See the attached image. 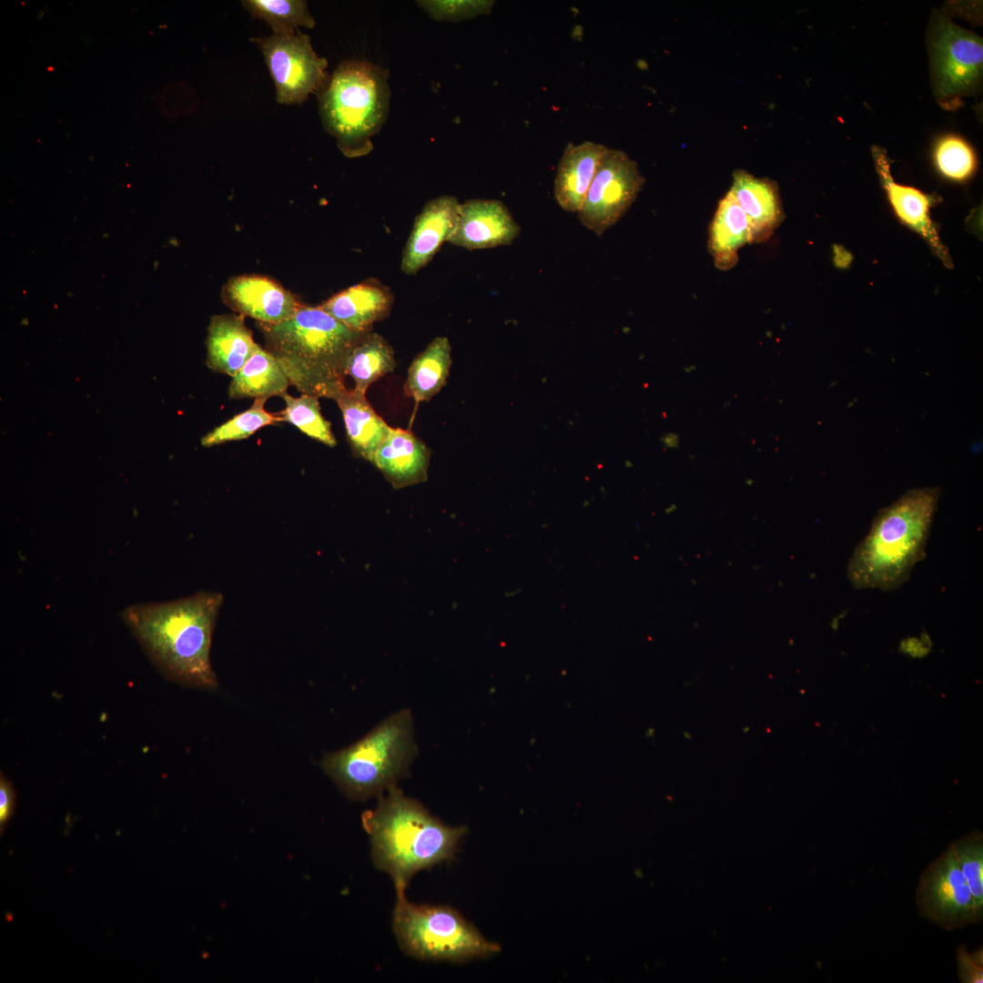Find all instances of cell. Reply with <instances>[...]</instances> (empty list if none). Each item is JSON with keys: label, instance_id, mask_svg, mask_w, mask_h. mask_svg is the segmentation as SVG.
<instances>
[{"label": "cell", "instance_id": "17", "mask_svg": "<svg viewBox=\"0 0 983 983\" xmlns=\"http://www.w3.org/2000/svg\"><path fill=\"white\" fill-rule=\"evenodd\" d=\"M371 463L394 489H401L427 480L430 451L410 431L390 427Z\"/></svg>", "mask_w": 983, "mask_h": 983}, {"label": "cell", "instance_id": "21", "mask_svg": "<svg viewBox=\"0 0 983 983\" xmlns=\"http://www.w3.org/2000/svg\"><path fill=\"white\" fill-rule=\"evenodd\" d=\"M334 400L344 420L349 442L354 452L372 462L375 451L390 427L374 411L365 393L345 388Z\"/></svg>", "mask_w": 983, "mask_h": 983}, {"label": "cell", "instance_id": "22", "mask_svg": "<svg viewBox=\"0 0 983 983\" xmlns=\"http://www.w3.org/2000/svg\"><path fill=\"white\" fill-rule=\"evenodd\" d=\"M752 243L749 221L729 191L719 202L709 228V251L715 267L727 270L735 266L738 250Z\"/></svg>", "mask_w": 983, "mask_h": 983}, {"label": "cell", "instance_id": "32", "mask_svg": "<svg viewBox=\"0 0 983 983\" xmlns=\"http://www.w3.org/2000/svg\"><path fill=\"white\" fill-rule=\"evenodd\" d=\"M958 975L964 983L983 982V950L982 947L969 953L966 945L957 949Z\"/></svg>", "mask_w": 983, "mask_h": 983}, {"label": "cell", "instance_id": "10", "mask_svg": "<svg viewBox=\"0 0 983 983\" xmlns=\"http://www.w3.org/2000/svg\"><path fill=\"white\" fill-rule=\"evenodd\" d=\"M644 184L637 163L624 151L608 147L578 212L580 221L602 236L626 213Z\"/></svg>", "mask_w": 983, "mask_h": 983}, {"label": "cell", "instance_id": "6", "mask_svg": "<svg viewBox=\"0 0 983 983\" xmlns=\"http://www.w3.org/2000/svg\"><path fill=\"white\" fill-rule=\"evenodd\" d=\"M388 71L371 63L344 61L318 94L325 130L347 157L373 149L372 137L386 121L390 91Z\"/></svg>", "mask_w": 983, "mask_h": 983}, {"label": "cell", "instance_id": "28", "mask_svg": "<svg viewBox=\"0 0 983 983\" xmlns=\"http://www.w3.org/2000/svg\"><path fill=\"white\" fill-rule=\"evenodd\" d=\"M266 401V399H255L249 409L235 415L206 434L201 439V444L211 447L227 441L244 440L261 428L280 421L277 414L265 410Z\"/></svg>", "mask_w": 983, "mask_h": 983}, {"label": "cell", "instance_id": "3", "mask_svg": "<svg viewBox=\"0 0 983 983\" xmlns=\"http://www.w3.org/2000/svg\"><path fill=\"white\" fill-rule=\"evenodd\" d=\"M940 489L916 488L881 509L847 566L856 589L893 591L909 578L926 554Z\"/></svg>", "mask_w": 983, "mask_h": 983}, {"label": "cell", "instance_id": "1", "mask_svg": "<svg viewBox=\"0 0 983 983\" xmlns=\"http://www.w3.org/2000/svg\"><path fill=\"white\" fill-rule=\"evenodd\" d=\"M224 597L200 591L165 603L127 606L121 618L163 675L201 689L218 686L210 664L213 631Z\"/></svg>", "mask_w": 983, "mask_h": 983}, {"label": "cell", "instance_id": "2", "mask_svg": "<svg viewBox=\"0 0 983 983\" xmlns=\"http://www.w3.org/2000/svg\"><path fill=\"white\" fill-rule=\"evenodd\" d=\"M378 797L361 816L371 860L390 877L396 892H405L416 873L452 859L467 828L445 825L397 785Z\"/></svg>", "mask_w": 983, "mask_h": 983}, {"label": "cell", "instance_id": "20", "mask_svg": "<svg viewBox=\"0 0 983 983\" xmlns=\"http://www.w3.org/2000/svg\"><path fill=\"white\" fill-rule=\"evenodd\" d=\"M206 344L208 367L230 377L239 371L258 345L240 314L213 316Z\"/></svg>", "mask_w": 983, "mask_h": 983}, {"label": "cell", "instance_id": "34", "mask_svg": "<svg viewBox=\"0 0 983 983\" xmlns=\"http://www.w3.org/2000/svg\"><path fill=\"white\" fill-rule=\"evenodd\" d=\"M901 649L905 653H907V654H910V655H912L914 657H916V656H919V657L924 656V655H926L927 654V652L929 650L928 649V642L927 641H921L920 642L917 638L907 639V640H906V642L902 643Z\"/></svg>", "mask_w": 983, "mask_h": 983}, {"label": "cell", "instance_id": "5", "mask_svg": "<svg viewBox=\"0 0 983 983\" xmlns=\"http://www.w3.org/2000/svg\"><path fill=\"white\" fill-rule=\"evenodd\" d=\"M417 753L412 714L404 708L356 743L326 754L319 765L350 799L364 801L406 777Z\"/></svg>", "mask_w": 983, "mask_h": 983}, {"label": "cell", "instance_id": "14", "mask_svg": "<svg viewBox=\"0 0 983 983\" xmlns=\"http://www.w3.org/2000/svg\"><path fill=\"white\" fill-rule=\"evenodd\" d=\"M521 228L507 207L495 199H471L461 204L457 223L448 242L469 250L511 245Z\"/></svg>", "mask_w": 983, "mask_h": 983}, {"label": "cell", "instance_id": "26", "mask_svg": "<svg viewBox=\"0 0 983 983\" xmlns=\"http://www.w3.org/2000/svg\"><path fill=\"white\" fill-rule=\"evenodd\" d=\"M243 6L254 18L265 21L273 34H292L299 27L313 28L315 21L303 0H245Z\"/></svg>", "mask_w": 983, "mask_h": 983}, {"label": "cell", "instance_id": "25", "mask_svg": "<svg viewBox=\"0 0 983 983\" xmlns=\"http://www.w3.org/2000/svg\"><path fill=\"white\" fill-rule=\"evenodd\" d=\"M395 367L392 348L382 336L370 331L351 350L345 372L354 380L353 389L365 393L371 383L392 372Z\"/></svg>", "mask_w": 983, "mask_h": 983}, {"label": "cell", "instance_id": "27", "mask_svg": "<svg viewBox=\"0 0 983 983\" xmlns=\"http://www.w3.org/2000/svg\"><path fill=\"white\" fill-rule=\"evenodd\" d=\"M280 397L286 404L285 409L277 413L280 421L294 425L307 436L329 447L336 445L330 423L320 412L319 398L309 394L292 397L288 391Z\"/></svg>", "mask_w": 983, "mask_h": 983}, {"label": "cell", "instance_id": "16", "mask_svg": "<svg viewBox=\"0 0 983 983\" xmlns=\"http://www.w3.org/2000/svg\"><path fill=\"white\" fill-rule=\"evenodd\" d=\"M393 301L387 286L368 279L334 294L319 307L350 330L367 333L373 323L389 316Z\"/></svg>", "mask_w": 983, "mask_h": 983}, {"label": "cell", "instance_id": "23", "mask_svg": "<svg viewBox=\"0 0 983 983\" xmlns=\"http://www.w3.org/2000/svg\"><path fill=\"white\" fill-rule=\"evenodd\" d=\"M289 386V380L276 357L258 345L251 357L232 377L228 397L231 400H268L273 396L280 397Z\"/></svg>", "mask_w": 983, "mask_h": 983}, {"label": "cell", "instance_id": "7", "mask_svg": "<svg viewBox=\"0 0 983 983\" xmlns=\"http://www.w3.org/2000/svg\"><path fill=\"white\" fill-rule=\"evenodd\" d=\"M392 930L401 950L421 960L460 963L501 949L454 908L413 904L405 892H396Z\"/></svg>", "mask_w": 983, "mask_h": 983}, {"label": "cell", "instance_id": "30", "mask_svg": "<svg viewBox=\"0 0 983 983\" xmlns=\"http://www.w3.org/2000/svg\"><path fill=\"white\" fill-rule=\"evenodd\" d=\"M937 170L946 178L962 182L970 178L977 168V157L968 142L958 136L942 137L934 149Z\"/></svg>", "mask_w": 983, "mask_h": 983}, {"label": "cell", "instance_id": "18", "mask_svg": "<svg viewBox=\"0 0 983 983\" xmlns=\"http://www.w3.org/2000/svg\"><path fill=\"white\" fill-rule=\"evenodd\" d=\"M729 191L747 217L752 243L767 240L785 217L776 183L738 169Z\"/></svg>", "mask_w": 983, "mask_h": 983}, {"label": "cell", "instance_id": "9", "mask_svg": "<svg viewBox=\"0 0 983 983\" xmlns=\"http://www.w3.org/2000/svg\"><path fill=\"white\" fill-rule=\"evenodd\" d=\"M254 41L262 52L279 104H301L323 89L329 79L328 61L315 53L307 35L298 30Z\"/></svg>", "mask_w": 983, "mask_h": 983}, {"label": "cell", "instance_id": "11", "mask_svg": "<svg viewBox=\"0 0 983 983\" xmlns=\"http://www.w3.org/2000/svg\"><path fill=\"white\" fill-rule=\"evenodd\" d=\"M916 903L920 917L948 931L983 919L950 846L921 874Z\"/></svg>", "mask_w": 983, "mask_h": 983}, {"label": "cell", "instance_id": "4", "mask_svg": "<svg viewBox=\"0 0 983 983\" xmlns=\"http://www.w3.org/2000/svg\"><path fill=\"white\" fill-rule=\"evenodd\" d=\"M258 327L290 385L301 394L333 400L347 388L348 357L366 334L350 330L319 306L303 304L289 319Z\"/></svg>", "mask_w": 983, "mask_h": 983}, {"label": "cell", "instance_id": "31", "mask_svg": "<svg viewBox=\"0 0 983 983\" xmlns=\"http://www.w3.org/2000/svg\"><path fill=\"white\" fill-rule=\"evenodd\" d=\"M419 5L439 21H461L488 14L493 1H421Z\"/></svg>", "mask_w": 983, "mask_h": 983}, {"label": "cell", "instance_id": "33", "mask_svg": "<svg viewBox=\"0 0 983 983\" xmlns=\"http://www.w3.org/2000/svg\"><path fill=\"white\" fill-rule=\"evenodd\" d=\"M16 804V792L13 783L1 772L0 775V830L3 833L12 817Z\"/></svg>", "mask_w": 983, "mask_h": 983}, {"label": "cell", "instance_id": "24", "mask_svg": "<svg viewBox=\"0 0 983 983\" xmlns=\"http://www.w3.org/2000/svg\"><path fill=\"white\" fill-rule=\"evenodd\" d=\"M451 365V347L446 337L435 338L411 362L406 393L416 402L430 400L445 385Z\"/></svg>", "mask_w": 983, "mask_h": 983}, {"label": "cell", "instance_id": "15", "mask_svg": "<svg viewBox=\"0 0 983 983\" xmlns=\"http://www.w3.org/2000/svg\"><path fill=\"white\" fill-rule=\"evenodd\" d=\"M461 203L453 196H441L428 201L416 217L404 247L400 269L414 275L448 242L455 228Z\"/></svg>", "mask_w": 983, "mask_h": 983}, {"label": "cell", "instance_id": "19", "mask_svg": "<svg viewBox=\"0 0 983 983\" xmlns=\"http://www.w3.org/2000/svg\"><path fill=\"white\" fill-rule=\"evenodd\" d=\"M607 147L593 141L567 144L559 161L553 194L565 211L579 212Z\"/></svg>", "mask_w": 983, "mask_h": 983}, {"label": "cell", "instance_id": "12", "mask_svg": "<svg viewBox=\"0 0 983 983\" xmlns=\"http://www.w3.org/2000/svg\"><path fill=\"white\" fill-rule=\"evenodd\" d=\"M871 152L880 183L896 217L902 224L917 233L947 268H952L948 249L941 241L937 228L930 216V208L937 202V197L914 187L897 183L891 175L890 161L886 150L873 146Z\"/></svg>", "mask_w": 983, "mask_h": 983}, {"label": "cell", "instance_id": "13", "mask_svg": "<svg viewBox=\"0 0 983 983\" xmlns=\"http://www.w3.org/2000/svg\"><path fill=\"white\" fill-rule=\"evenodd\" d=\"M221 297L223 302L238 314L264 324H278L289 319L302 305L275 280L258 275L230 278L222 288Z\"/></svg>", "mask_w": 983, "mask_h": 983}, {"label": "cell", "instance_id": "29", "mask_svg": "<svg viewBox=\"0 0 983 983\" xmlns=\"http://www.w3.org/2000/svg\"><path fill=\"white\" fill-rule=\"evenodd\" d=\"M958 866L983 917V836L978 830L950 844Z\"/></svg>", "mask_w": 983, "mask_h": 983}, {"label": "cell", "instance_id": "8", "mask_svg": "<svg viewBox=\"0 0 983 983\" xmlns=\"http://www.w3.org/2000/svg\"><path fill=\"white\" fill-rule=\"evenodd\" d=\"M929 46L937 98L953 100L978 86L983 67L981 37L937 14L932 19Z\"/></svg>", "mask_w": 983, "mask_h": 983}]
</instances>
